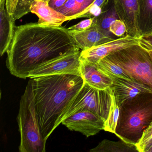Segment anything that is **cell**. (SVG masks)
<instances>
[{"label":"cell","instance_id":"obj_1","mask_svg":"<svg viewBox=\"0 0 152 152\" xmlns=\"http://www.w3.org/2000/svg\"><path fill=\"white\" fill-rule=\"evenodd\" d=\"M79 50L68 29L31 23L15 27L6 64L12 75L26 79L42 64Z\"/></svg>","mask_w":152,"mask_h":152},{"label":"cell","instance_id":"obj_2","mask_svg":"<svg viewBox=\"0 0 152 152\" xmlns=\"http://www.w3.org/2000/svg\"><path fill=\"white\" fill-rule=\"evenodd\" d=\"M41 133L48 138L62 122L66 110L84 83L82 76L56 75L31 79Z\"/></svg>","mask_w":152,"mask_h":152},{"label":"cell","instance_id":"obj_3","mask_svg":"<svg viewBox=\"0 0 152 152\" xmlns=\"http://www.w3.org/2000/svg\"><path fill=\"white\" fill-rule=\"evenodd\" d=\"M120 107L115 134L121 140L136 145L152 121V93L139 95Z\"/></svg>","mask_w":152,"mask_h":152},{"label":"cell","instance_id":"obj_4","mask_svg":"<svg viewBox=\"0 0 152 152\" xmlns=\"http://www.w3.org/2000/svg\"><path fill=\"white\" fill-rule=\"evenodd\" d=\"M17 121L21 137L19 151L45 152L46 141L40 129L31 80L21 97Z\"/></svg>","mask_w":152,"mask_h":152},{"label":"cell","instance_id":"obj_5","mask_svg":"<svg viewBox=\"0 0 152 152\" xmlns=\"http://www.w3.org/2000/svg\"><path fill=\"white\" fill-rule=\"evenodd\" d=\"M132 78L152 89V60L148 51L140 44L121 50L107 56Z\"/></svg>","mask_w":152,"mask_h":152},{"label":"cell","instance_id":"obj_6","mask_svg":"<svg viewBox=\"0 0 152 152\" xmlns=\"http://www.w3.org/2000/svg\"><path fill=\"white\" fill-rule=\"evenodd\" d=\"M113 94L110 88L98 89L84 83L66 110L62 121L73 114L84 110L91 111L106 121L110 111Z\"/></svg>","mask_w":152,"mask_h":152},{"label":"cell","instance_id":"obj_7","mask_svg":"<svg viewBox=\"0 0 152 152\" xmlns=\"http://www.w3.org/2000/svg\"><path fill=\"white\" fill-rule=\"evenodd\" d=\"M81 51L67 54L46 62L30 72L31 79L56 75H72L81 76Z\"/></svg>","mask_w":152,"mask_h":152},{"label":"cell","instance_id":"obj_8","mask_svg":"<svg viewBox=\"0 0 152 152\" xmlns=\"http://www.w3.org/2000/svg\"><path fill=\"white\" fill-rule=\"evenodd\" d=\"M140 38L126 34L118 39H114L88 49L81 50L80 59L96 64L99 60L110 54L128 47L140 44Z\"/></svg>","mask_w":152,"mask_h":152},{"label":"cell","instance_id":"obj_9","mask_svg":"<svg viewBox=\"0 0 152 152\" xmlns=\"http://www.w3.org/2000/svg\"><path fill=\"white\" fill-rule=\"evenodd\" d=\"M105 121L96 114L84 110L73 114L63 120L61 123L70 130L80 132L88 137L104 130Z\"/></svg>","mask_w":152,"mask_h":152},{"label":"cell","instance_id":"obj_10","mask_svg":"<svg viewBox=\"0 0 152 152\" xmlns=\"http://www.w3.org/2000/svg\"><path fill=\"white\" fill-rule=\"evenodd\" d=\"M119 19L125 23L127 34L140 38V0H112Z\"/></svg>","mask_w":152,"mask_h":152},{"label":"cell","instance_id":"obj_11","mask_svg":"<svg viewBox=\"0 0 152 152\" xmlns=\"http://www.w3.org/2000/svg\"><path fill=\"white\" fill-rule=\"evenodd\" d=\"M113 83L112 89L119 106L128 100L139 95L152 93V89L148 86L135 79L111 77Z\"/></svg>","mask_w":152,"mask_h":152},{"label":"cell","instance_id":"obj_12","mask_svg":"<svg viewBox=\"0 0 152 152\" xmlns=\"http://www.w3.org/2000/svg\"><path fill=\"white\" fill-rule=\"evenodd\" d=\"M77 47L85 50L113 39L111 33L104 31L97 25L83 31L68 30Z\"/></svg>","mask_w":152,"mask_h":152},{"label":"cell","instance_id":"obj_13","mask_svg":"<svg viewBox=\"0 0 152 152\" xmlns=\"http://www.w3.org/2000/svg\"><path fill=\"white\" fill-rule=\"evenodd\" d=\"M30 10L31 12L38 17V23L42 25L60 27L64 22L70 21V17L52 8L48 2L41 0H34Z\"/></svg>","mask_w":152,"mask_h":152},{"label":"cell","instance_id":"obj_14","mask_svg":"<svg viewBox=\"0 0 152 152\" xmlns=\"http://www.w3.org/2000/svg\"><path fill=\"white\" fill-rule=\"evenodd\" d=\"M80 60L81 76L84 83L98 89L110 88L113 83L111 77L100 71L96 64Z\"/></svg>","mask_w":152,"mask_h":152},{"label":"cell","instance_id":"obj_15","mask_svg":"<svg viewBox=\"0 0 152 152\" xmlns=\"http://www.w3.org/2000/svg\"><path fill=\"white\" fill-rule=\"evenodd\" d=\"M6 0H0V55L7 52L15 34V22L5 8Z\"/></svg>","mask_w":152,"mask_h":152},{"label":"cell","instance_id":"obj_16","mask_svg":"<svg viewBox=\"0 0 152 152\" xmlns=\"http://www.w3.org/2000/svg\"><path fill=\"white\" fill-rule=\"evenodd\" d=\"M90 152H139L136 145L124 140L113 141L104 139L97 146L90 150Z\"/></svg>","mask_w":152,"mask_h":152},{"label":"cell","instance_id":"obj_17","mask_svg":"<svg viewBox=\"0 0 152 152\" xmlns=\"http://www.w3.org/2000/svg\"><path fill=\"white\" fill-rule=\"evenodd\" d=\"M95 1L68 0L63 7L56 10L71 18L87 9Z\"/></svg>","mask_w":152,"mask_h":152},{"label":"cell","instance_id":"obj_18","mask_svg":"<svg viewBox=\"0 0 152 152\" xmlns=\"http://www.w3.org/2000/svg\"><path fill=\"white\" fill-rule=\"evenodd\" d=\"M96 65L100 71L110 77L132 79L121 66L114 63L107 57L99 60Z\"/></svg>","mask_w":152,"mask_h":152},{"label":"cell","instance_id":"obj_19","mask_svg":"<svg viewBox=\"0 0 152 152\" xmlns=\"http://www.w3.org/2000/svg\"><path fill=\"white\" fill-rule=\"evenodd\" d=\"M111 0H95V1L84 11L70 18L71 20L82 18H97L104 13L106 6Z\"/></svg>","mask_w":152,"mask_h":152},{"label":"cell","instance_id":"obj_20","mask_svg":"<svg viewBox=\"0 0 152 152\" xmlns=\"http://www.w3.org/2000/svg\"><path fill=\"white\" fill-rule=\"evenodd\" d=\"M120 107L113 92L112 103L107 119L105 121L104 130L115 133L120 117Z\"/></svg>","mask_w":152,"mask_h":152},{"label":"cell","instance_id":"obj_21","mask_svg":"<svg viewBox=\"0 0 152 152\" xmlns=\"http://www.w3.org/2000/svg\"><path fill=\"white\" fill-rule=\"evenodd\" d=\"M140 23L142 34L152 23V0H140Z\"/></svg>","mask_w":152,"mask_h":152},{"label":"cell","instance_id":"obj_22","mask_svg":"<svg viewBox=\"0 0 152 152\" xmlns=\"http://www.w3.org/2000/svg\"><path fill=\"white\" fill-rule=\"evenodd\" d=\"M96 19V25L104 31L111 33L109 31L110 26L114 21L119 18L113 6L109 10L105 11Z\"/></svg>","mask_w":152,"mask_h":152},{"label":"cell","instance_id":"obj_23","mask_svg":"<svg viewBox=\"0 0 152 152\" xmlns=\"http://www.w3.org/2000/svg\"><path fill=\"white\" fill-rule=\"evenodd\" d=\"M139 152H146L152 146V121L146 128L139 141L136 144Z\"/></svg>","mask_w":152,"mask_h":152},{"label":"cell","instance_id":"obj_24","mask_svg":"<svg viewBox=\"0 0 152 152\" xmlns=\"http://www.w3.org/2000/svg\"><path fill=\"white\" fill-rule=\"evenodd\" d=\"M34 0H18L14 15H12L15 21L20 19L31 12V7Z\"/></svg>","mask_w":152,"mask_h":152},{"label":"cell","instance_id":"obj_25","mask_svg":"<svg viewBox=\"0 0 152 152\" xmlns=\"http://www.w3.org/2000/svg\"><path fill=\"white\" fill-rule=\"evenodd\" d=\"M109 31L115 36L118 37L124 36L127 34V28L125 23L120 19L114 21L109 27Z\"/></svg>","mask_w":152,"mask_h":152},{"label":"cell","instance_id":"obj_26","mask_svg":"<svg viewBox=\"0 0 152 152\" xmlns=\"http://www.w3.org/2000/svg\"><path fill=\"white\" fill-rule=\"evenodd\" d=\"M96 18H88L80 22L75 25L71 26L67 29L73 31H83L88 29L96 24Z\"/></svg>","mask_w":152,"mask_h":152},{"label":"cell","instance_id":"obj_27","mask_svg":"<svg viewBox=\"0 0 152 152\" xmlns=\"http://www.w3.org/2000/svg\"><path fill=\"white\" fill-rule=\"evenodd\" d=\"M140 45L145 48L152 50V36H141Z\"/></svg>","mask_w":152,"mask_h":152},{"label":"cell","instance_id":"obj_28","mask_svg":"<svg viewBox=\"0 0 152 152\" xmlns=\"http://www.w3.org/2000/svg\"><path fill=\"white\" fill-rule=\"evenodd\" d=\"M18 0H6V8L9 14L13 15L15 13Z\"/></svg>","mask_w":152,"mask_h":152},{"label":"cell","instance_id":"obj_29","mask_svg":"<svg viewBox=\"0 0 152 152\" xmlns=\"http://www.w3.org/2000/svg\"><path fill=\"white\" fill-rule=\"evenodd\" d=\"M68 0H50L49 4L50 7L56 10L63 7Z\"/></svg>","mask_w":152,"mask_h":152},{"label":"cell","instance_id":"obj_30","mask_svg":"<svg viewBox=\"0 0 152 152\" xmlns=\"http://www.w3.org/2000/svg\"><path fill=\"white\" fill-rule=\"evenodd\" d=\"M152 36V23L148 28L142 33L141 36Z\"/></svg>","mask_w":152,"mask_h":152},{"label":"cell","instance_id":"obj_31","mask_svg":"<svg viewBox=\"0 0 152 152\" xmlns=\"http://www.w3.org/2000/svg\"><path fill=\"white\" fill-rule=\"evenodd\" d=\"M146 50L148 51V54H149V56H150V57H151V59L152 60V50H150L147 49H145Z\"/></svg>","mask_w":152,"mask_h":152},{"label":"cell","instance_id":"obj_32","mask_svg":"<svg viewBox=\"0 0 152 152\" xmlns=\"http://www.w3.org/2000/svg\"><path fill=\"white\" fill-rule=\"evenodd\" d=\"M146 152H152V146L148 149Z\"/></svg>","mask_w":152,"mask_h":152},{"label":"cell","instance_id":"obj_33","mask_svg":"<svg viewBox=\"0 0 152 152\" xmlns=\"http://www.w3.org/2000/svg\"><path fill=\"white\" fill-rule=\"evenodd\" d=\"M41 1H46V2H49V1H50V0H41Z\"/></svg>","mask_w":152,"mask_h":152}]
</instances>
